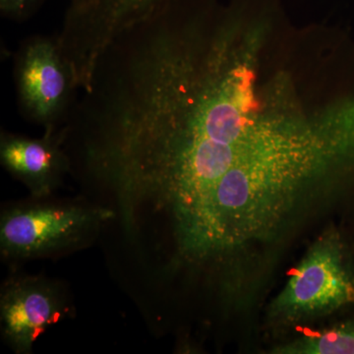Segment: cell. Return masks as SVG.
Segmentation results:
<instances>
[{"label":"cell","instance_id":"8992f818","mask_svg":"<svg viewBox=\"0 0 354 354\" xmlns=\"http://www.w3.org/2000/svg\"><path fill=\"white\" fill-rule=\"evenodd\" d=\"M279 354H354V319L277 346Z\"/></svg>","mask_w":354,"mask_h":354},{"label":"cell","instance_id":"277c9868","mask_svg":"<svg viewBox=\"0 0 354 354\" xmlns=\"http://www.w3.org/2000/svg\"><path fill=\"white\" fill-rule=\"evenodd\" d=\"M73 311L65 288L41 276L14 274L0 290V322L13 353L30 354L39 337Z\"/></svg>","mask_w":354,"mask_h":354},{"label":"cell","instance_id":"52a82bcc","mask_svg":"<svg viewBox=\"0 0 354 354\" xmlns=\"http://www.w3.org/2000/svg\"><path fill=\"white\" fill-rule=\"evenodd\" d=\"M102 4L125 23H134L146 18L169 0H101Z\"/></svg>","mask_w":354,"mask_h":354},{"label":"cell","instance_id":"6da1fadb","mask_svg":"<svg viewBox=\"0 0 354 354\" xmlns=\"http://www.w3.org/2000/svg\"><path fill=\"white\" fill-rule=\"evenodd\" d=\"M15 203L0 215V252L4 259H36L90 243L116 212L84 201Z\"/></svg>","mask_w":354,"mask_h":354},{"label":"cell","instance_id":"5b68a950","mask_svg":"<svg viewBox=\"0 0 354 354\" xmlns=\"http://www.w3.org/2000/svg\"><path fill=\"white\" fill-rule=\"evenodd\" d=\"M60 128L44 130L41 138L2 131L0 162L29 191L32 199L50 198L71 171Z\"/></svg>","mask_w":354,"mask_h":354},{"label":"cell","instance_id":"3957f363","mask_svg":"<svg viewBox=\"0 0 354 354\" xmlns=\"http://www.w3.org/2000/svg\"><path fill=\"white\" fill-rule=\"evenodd\" d=\"M13 75L20 113L44 130L59 128L77 87L57 37L39 35L23 41L14 59Z\"/></svg>","mask_w":354,"mask_h":354},{"label":"cell","instance_id":"7a4b0ae2","mask_svg":"<svg viewBox=\"0 0 354 354\" xmlns=\"http://www.w3.org/2000/svg\"><path fill=\"white\" fill-rule=\"evenodd\" d=\"M354 302V267L337 232L319 237L272 300L270 318L295 324L330 315Z\"/></svg>","mask_w":354,"mask_h":354},{"label":"cell","instance_id":"ba28073f","mask_svg":"<svg viewBox=\"0 0 354 354\" xmlns=\"http://www.w3.org/2000/svg\"><path fill=\"white\" fill-rule=\"evenodd\" d=\"M44 0H0V12L3 17L22 22L29 19Z\"/></svg>","mask_w":354,"mask_h":354},{"label":"cell","instance_id":"9c48e42d","mask_svg":"<svg viewBox=\"0 0 354 354\" xmlns=\"http://www.w3.org/2000/svg\"><path fill=\"white\" fill-rule=\"evenodd\" d=\"M71 1H76V0H71Z\"/></svg>","mask_w":354,"mask_h":354}]
</instances>
